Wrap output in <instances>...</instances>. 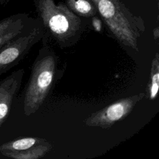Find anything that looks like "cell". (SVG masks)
Wrapping results in <instances>:
<instances>
[{
  "instance_id": "8",
  "label": "cell",
  "mask_w": 159,
  "mask_h": 159,
  "mask_svg": "<svg viewBox=\"0 0 159 159\" xmlns=\"http://www.w3.org/2000/svg\"><path fill=\"white\" fill-rule=\"evenodd\" d=\"M47 141V140L45 139L36 137L18 138L1 144L0 145V152L2 154L4 153H12L24 151Z\"/></svg>"
},
{
  "instance_id": "7",
  "label": "cell",
  "mask_w": 159,
  "mask_h": 159,
  "mask_svg": "<svg viewBox=\"0 0 159 159\" xmlns=\"http://www.w3.org/2000/svg\"><path fill=\"white\" fill-rule=\"evenodd\" d=\"M27 26L24 14L11 16L0 20V48L18 36Z\"/></svg>"
},
{
  "instance_id": "2",
  "label": "cell",
  "mask_w": 159,
  "mask_h": 159,
  "mask_svg": "<svg viewBox=\"0 0 159 159\" xmlns=\"http://www.w3.org/2000/svg\"><path fill=\"white\" fill-rule=\"evenodd\" d=\"M39 15L50 34L61 48L75 45L80 40L83 26L79 16L63 4L54 0H36Z\"/></svg>"
},
{
  "instance_id": "1",
  "label": "cell",
  "mask_w": 159,
  "mask_h": 159,
  "mask_svg": "<svg viewBox=\"0 0 159 159\" xmlns=\"http://www.w3.org/2000/svg\"><path fill=\"white\" fill-rule=\"evenodd\" d=\"M61 75L55 52L48 46L39 49L23 96V112L25 116L35 114L40 108Z\"/></svg>"
},
{
  "instance_id": "11",
  "label": "cell",
  "mask_w": 159,
  "mask_h": 159,
  "mask_svg": "<svg viewBox=\"0 0 159 159\" xmlns=\"http://www.w3.org/2000/svg\"><path fill=\"white\" fill-rule=\"evenodd\" d=\"M159 88V54L157 52L151 63L150 82L148 84V97L150 100H155Z\"/></svg>"
},
{
  "instance_id": "12",
  "label": "cell",
  "mask_w": 159,
  "mask_h": 159,
  "mask_svg": "<svg viewBox=\"0 0 159 159\" xmlns=\"http://www.w3.org/2000/svg\"><path fill=\"white\" fill-rule=\"evenodd\" d=\"M92 24L94 29L97 31H100L101 30V22L99 19L97 17H93L92 19Z\"/></svg>"
},
{
  "instance_id": "6",
  "label": "cell",
  "mask_w": 159,
  "mask_h": 159,
  "mask_svg": "<svg viewBox=\"0 0 159 159\" xmlns=\"http://www.w3.org/2000/svg\"><path fill=\"white\" fill-rule=\"evenodd\" d=\"M24 73V69H18L0 81V129L9 117Z\"/></svg>"
},
{
  "instance_id": "5",
  "label": "cell",
  "mask_w": 159,
  "mask_h": 159,
  "mask_svg": "<svg viewBox=\"0 0 159 159\" xmlns=\"http://www.w3.org/2000/svg\"><path fill=\"white\" fill-rule=\"evenodd\" d=\"M145 95L144 93H140L119 99L91 114L84 119V125L108 129L117 122L125 119L132 112L137 103L145 98Z\"/></svg>"
},
{
  "instance_id": "9",
  "label": "cell",
  "mask_w": 159,
  "mask_h": 159,
  "mask_svg": "<svg viewBox=\"0 0 159 159\" xmlns=\"http://www.w3.org/2000/svg\"><path fill=\"white\" fill-rule=\"evenodd\" d=\"M52 148V144L47 141L42 143L36 145L24 151L4 153L2 155L14 159H39L45 157Z\"/></svg>"
},
{
  "instance_id": "10",
  "label": "cell",
  "mask_w": 159,
  "mask_h": 159,
  "mask_svg": "<svg viewBox=\"0 0 159 159\" xmlns=\"http://www.w3.org/2000/svg\"><path fill=\"white\" fill-rule=\"evenodd\" d=\"M68 7L76 15L82 17H93L97 9L93 0H67Z\"/></svg>"
},
{
  "instance_id": "13",
  "label": "cell",
  "mask_w": 159,
  "mask_h": 159,
  "mask_svg": "<svg viewBox=\"0 0 159 159\" xmlns=\"http://www.w3.org/2000/svg\"><path fill=\"white\" fill-rule=\"evenodd\" d=\"M153 34L154 39L156 40H157L158 39V37H159V29H158V27H157L156 28H155L153 30Z\"/></svg>"
},
{
  "instance_id": "4",
  "label": "cell",
  "mask_w": 159,
  "mask_h": 159,
  "mask_svg": "<svg viewBox=\"0 0 159 159\" xmlns=\"http://www.w3.org/2000/svg\"><path fill=\"white\" fill-rule=\"evenodd\" d=\"M43 33L40 27H27L16 38L0 48V76L17 65L32 47L40 41Z\"/></svg>"
},
{
  "instance_id": "14",
  "label": "cell",
  "mask_w": 159,
  "mask_h": 159,
  "mask_svg": "<svg viewBox=\"0 0 159 159\" xmlns=\"http://www.w3.org/2000/svg\"><path fill=\"white\" fill-rule=\"evenodd\" d=\"M8 1V0H0V2H5V1Z\"/></svg>"
},
{
  "instance_id": "3",
  "label": "cell",
  "mask_w": 159,
  "mask_h": 159,
  "mask_svg": "<svg viewBox=\"0 0 159 159\" xmlns=\"http://www.w3.org/2000/svg\"><path fill=\"white\" fill-rule=\"evenodd\" d=\"M97 11L116 39L139 52L138 40L145 30L144 20L134 15L120 0H93Z\"/></svg>"
}]
</instances>
